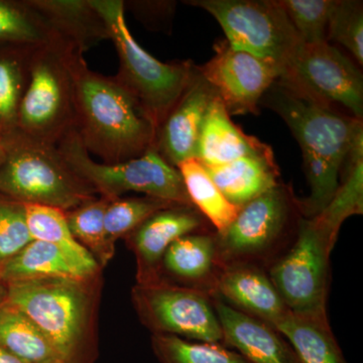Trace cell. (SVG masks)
<instances>
[{
	"label": "cell",
	"instance_id": "1",
	"mask_svg": "<svg viewBox=\"0 0 363 363\" xmlns=\"http://www.w3.org/2000/svg\"><path fill=\"white\" fill-rule=\"evenodd\" d=\"M260 106L276 112L300 145L310 186V195L300 199L301 208L305 218L317 216L337 192L339 177L348 157L363 147L362 121L279 80L264 93Z\"/></svg>",
	"mask_w": 363,
	"mask_h": 363
},
{
	"label": "cell",
	"instance_id": "2",
	"mask_svg": "<svg viewBox=\"0 0 363 363\" xmlns=\"http://www.w3.org/2000/svg\"><path fill=\"white\" fill-rule=\"evenodd\" d=\"M74 131L89 155L118 164L155 149L157 130L113 77L91 70L84 55L72 52Z\"/></svg>",
	"mask_w": 363,
	"mask_h": 363
},
{
	"label": "cell",
	"instance_id": "3",
	"mask_svg": "<svg viewBox=\"0 0 363 363\" xmlns=\"http://www.w3.org/2000/svg\"><path fill=\"white\" fill-rule=\"evenodd\" d=\"M6 300L26 313L63 363H94L101 277L43 278L6 284Z\"/></svg>",
	"mask_w": 363,
	"mask_h": 363
},
{
	"label": "cell",
	"instance_id": "4",
	"mask_svg": "<svg viewBox=\"0 0 363 363\" xmlns=\"http://www.w3.org/2000/svg\"><path fill=\"white\" fill-rule=\"evenodd\" d=\"M303 217L292 186L279 182L240 207L224 230L215 231L220 269L255 266L267 271L290 247Z\"/></svg>",
	"mask_w": 363,
	"mask_h": 363
},
{
	"label": "cell",
	"instance_id": "5",
	"mask_svg": "<svg viewBox=\"0 0 363 363\" xmlns=\"http://www.w3.org/2000/svg\"><path fill=\"white\" fill-rule=\"evenodd\" d=\"M91 4L106 21L118 56L113 78L159 130L194 78L197 66L192 61L164 63L145 51L131 35L123 0H91Z\"/></svg>",
	"mask_w": 363,
	"mask_h": 363
},
{
	"label": "cell",
	"instance_id": "6",
	"mask_svg": "<svg viewBox=\"0 0 363 363\" xmlns=\"http://www.w3.org/2000/svg\"><path fill=\"white\" fill-rule=\"evenodd\" d=\"M6 159L0 166V196L23 204L67 212L98 197L78 178L57 145L13 131L4 138Z\"/></svg>",
	"mask_w": 363,
	"mask_h": 363
},
{
	"label": "cell",
	"instance_id": "7",
	"mask_svg": "<svg viewBox=\"0 0 363 363\" xmlns=\"http://www.w3.org/2000/svg\"><path fill=\"white\" fill-rule=\"evenodd\" d=\"M341 224L322 211L303 217L285 252L267 267L274 288L291 312L327 315L330 255Z\"/></svg>",
	"mask_w": 363,
	"mask_h": 363
},
{
	"label": "cell",
	"instance_id": "8",
	"mask_svg": "<svg viewBox=\"0 0 363 363\" xmlns=\"http://www.w3.org/2000/svg\"><path fill=\"white\" fill-rule=\"evenodd\" d=\"M57 149L67 166L98 197L112 201L135 192L193 206L180 172L155 149L130 161L104 164L91 157L74 130L60 140Z\"/></svg>",
	"mask_w": 363,
	"mask_h": 363
},
{
	"label": "cell",
	"instance_id": "9",
	"mask_svg": "<svg viewBox=\"0 0 363 363\" xmlns=\"http://www.w3.org/2000/svg\"><path fill=\"white\" fill-rule=\"evenodd\" d=\"M73 50L62 43L33 52L16 131L38 142L57 145L74 130L73 78L70 55Z\"/></svg>",
	"mask_w": 363,
	"mask_h": 363
},
{
	"label": "cell",
	"instance_id": "10",
	"mask_svg": "<svg viewBox=\"0 0 363 363\" xmlns=\"http://www.w3.org/2000/svg\"><path fill=\"white\" fill-rule=\"evenodd\" d=\"M218 21L233 48L281 68L302 43L279 0H188Z\"/></svg>",
	"mask_w": 363,
	"mask_h": 363
},
{
	"label": "cell",
	"instance_id": "11",
	"mask_svg": "<svg viewBox=\"0 0 363 363\" xmlns=\"http://www.w3.org/2000/svg\"><path fill=\"white\" fill-rule=\"evenodd\" d=\"M278 80L362 121V72L329 42L301 43L281 66Z\"/></svg>",
	"mask_w": 363,
	"mask_h": 363
},
{
	"label": "cell",
	"instance_id": "12",
	"mask_svg": "<svg viewBox=\"0 0 363 363\" xmlns=\"http://www.w3.org/2000/svg\"><path fill=\"white\" fill-rule=\"evenodd\" d=\"M131 301L140 322L152 334L222 344L220 324L206 293L161 279L136 284Z\"/></svg>",
	"mask_w": 363,
	"mask_h": 363
},
{
	"label": "cell",
	"instance_id": "13",
	"mask_svg": "<svg viewBox=\"0 0 363 363\" xmlns=\"http://www.w3.org/2000/svg\"><path fill=\"white\" fill-rule=\"evenodd\" d=\"M214 50V56L198 66L200 75L230 116L259 114L262 98L279 77V67L235 49L226 40L216 43Z\"/></svg>",
	"mask_w": 363,
	"mask_h": 363
},
{
	"label": "cell",
	"instance_id": "14",
	"mask_svg": "<svg viewBox=\"0 0 363 363\" xmlns=\"http://www.w3.org/2000/svg\"><path fill=\"white\" fill-rule=\"evenodd\" d=\"M210 227L207 219L190 205H174L152 214L125 238L135 255L136 284L161 281V262L169 245L188 234L214 231Z\"/></svg>",
	"mask_w": 363,
	"mask_h": 363
},
{
	"label": "cell",
	"instance_id": "15",
	"mask_svg": "<svg viewBox=\"0 0 363 363\" xmlns=\"http://www.w3.org/2000/svg\"><path fill=\"white\" fill-rule=\"evenodd\" d=\"M215 97L197 66L194 78L157 130L155 150L172 166L196 159L203 123Z\"/></svg>",
	"mask_w": 363,
	"mask_h": 363
},
{
	"label": "cell",
	"instance_id": "16",
	"mask_svg": "<svg viewBox=\"0 0 363 363\" xmlns=\"http://www.w3.org/2000/svg\"><path fill=\"white\" fill-rule=\"evenodd\" d=\"M220 324L222 345L234 348L250 363H301L286 339L272 326L212 297Z\"/></svg>",
	"mask_w": 363,
	"mask_h": 363
},
{
	"label": "cell",
	"instance_id": "17",
	"mask_svg": "<svg viewBox=\"0 0 363 363\" xmlns=\"http://www.w3.org/2000/svg\"><path fill=\"white\" fill-rule=\"evenodd\" d=\"M215 231L188 234L169 245L161 262V279L216 295L220 272Z\"/></svg>",
	"mask_w": 363,
	"mask_h": 363
},
{
	"label": "cell",
	"instance_id": "18",
	"mask_svg": "<svg viewBox=\"0 0 363 363\" xmlns=\"http://www.w3.org/2000/svg\"><path fill=\"white\" fill-rule=\"evenodd\" d=\"M215 296L234 309L257 318L272 328L289 311L266 269L259 267L221 269Z\"/></svg>",
	"mask_w": 363,
	"mask_h": 363
},
{
	"label": "cell",
	"instance_id": "19",
	"mask_svg": "<svg viewBox=\"0 0 363 363\" xmlns=\"http://www.w3.org/2000/svg\"><path fill=\"white\" fill-rule=\"evenodd\" d=\"M67 47L84 55L111 40L108 26L91 0H28Z\"/></svg>",
	"mask_w": 363,
	"mask_h": 363
},
{
	"label": "cell",
	"instance_id": "20",
	"mask_svg": "<svg viewBox=\"0 0 363 363\" xmlns=\"http://www.w3.org/2000/svg\"><path fill=\"white\" fill-rule=\"evenodd\" d=\"M271 150L234 123L219 98H214L203 123L196 160L204 166H218Z\"/></svg>",
	"mask_w": 363,
	"mask_h": 363
},
{
	"label": "cell",
	"instance_id": "21",
	"mask_svg": "<svg viewBox=\"0 0 363 363\" xmlns=\"http://www.w3.org/2000/svg\"><path fill=\"white\" fill-rule=\"evenodd\" d=\"M204 168L224 197L238 208L281 182L272 150L218 166H204Z\"/></svg>",
	"mask_w": 363,
	"mask_h": 363
},
{
	"label": "cell",
	"instance_id": "22",
	"mask_svg": "<svg viewBox=\"0 0 363 363\" xmlns=\"http://www.w3.org/2000/svg\"><path fill=\"white\" fill-rule=\"evenodd\" d=\"M301 363H347L331 330L327 315L288 312L274 325Z\"/></svg>",
	"mask_w": 363,
	"mask_h": 363
},
{
	"label": "cell",
	"instance_id": "23",
	"mask_svg": "<svg viewBox=\"0 0 363 363\" xmlns=\"http://www.w3.org/2000/svg\"><path fill=\"white\" fill-rule=\"evenodd\" d=\"M26 222L33 240L44 241L69 259L84 278L101 274V269L87 250L74 238L65 212L56 208L25 204Z\"/></svg>",
	"mask_w": 363,
	"mask_h": 363
},
{
	"label": "cell",
	"instance_id": "24",
	"mask_svg": "<svg viewBox=\"0 0 363 363\" xmlns=\"http://www.w3.org/2000/svg\"><path fill=\"white\" fill-rule=\"evenodd\" d=\"M0 346L26 363L62 362L39 327L7 300L0 303Z\"/></svg>",
	"mask_w": 363,
	"mask_h": 363
},
{
	"label": "cell",
	"instance_id": "25",
	"mask_svg": "<svg viewBox=\"0 0 363 363\" xmlns=\"http://www.w3.org/2000/svg\"><path fill=\"white\" fill-rule=\"evenodd\" d=\"M43 278L86 279L58 248L40 240L28 243L0 271L6 284Z\"/></svg>",
	"mask_w": 363,
	"mask_h": 363
},
{
	"label": "cell",
	"instance_id": "26",
	"mask_svg": "<svg viewBox=\"0 0 363 363\" xmlns=\"http://www.w3.org/2000/svg\"><path fill=\"white\" fill-rule=\"evenodd\" d=\"M177 169L180 172L193 206L207 219L216 233L224 230L234 220L240 208L234 206L224 197L198 160H186Z\"/></svg>",
	"mask_w": 363,
	"mask_h": 363
},
{
	"label": "cell",
	"instance_id": "27",
	"mask_svg": "<svg viewBox=\"0 0 363 363\" xmlns=\"http://www.w3.org/2000/svg\"><path fill=\"white\" fill-rule=\"evenodd\" d=\"M55 43L62 42L28 0H0V47L35 50Z\"/></svg>",
	"mask_w": 363,
	"mask_h": 363
},
{
	"label": "cell",
	"instance_id": "28",
	"mask_svg": "<svg viewBox=\"0 0 363 363\" xmlns=\"http://www.w3.org/2000/svg\"><path fill=\"white\" fill-rule=\"evenodd\" d=\"M35 50L13 47H2L0 50V136L2 138L16 130L18 109L28 85L30 57Z\"/></svg>",
	"mask_w": 363,
	"mask_h": 363
},
{
	"label": "cell",
	"instance_id": "29",
	"mask_svg": "<svg viewBox=\"0 0 363 363\" xmlns=\"http://www.w3.org/2000/svg\"><path fill=\"white\" fill-rule=\"evenodd\" d=\"M109 202L105 198L96 197L65 212L74 238L92 255L101 269L116 253V247L111 245L105 233V212Z\"/></svg>",
	"mask_w": 363,
	"mask_h": 363
},
{
	"label": "cell",
	"instance_id": "30",
	"mask_svg": "<svg viewBox=\"0 0 363 363\" xmlns=\"http://www.w3.org/2000/svg\"><path fill=\"white\" fill-rule=\"evenodd\" d=\"M152 347L161 363H250L222 344L193 342L174 335L152 334Z\"/></svg>",
	"mask_w": 363,
	"mask_h": 363
},
{
	"label": "cell",
	"instance_id": "31",
	"mask_svg": "<svg viewBox=\"0 0 363 363\" xmlns=\"http://www.w3.org/2000/svg\"><path fill=\"white\" fill-rule=\"evenodd\" d=\"M174 205L179 204L149 196L121 197L112 200L105 212L104 225L107 240L116 247L119 238H126L152 214Z\"/></svg>",
	"mask_w": 363,
	"mask_h": 363
},
{
	"label": "cell",
	"instance_id": "32",
	"mask_svg": "<svg viewBox=\"0 0 363 363\" xmlns=\"http://www.w3.org/2000/svg\"><path fill=\"white\" fill-rule=\"evenodd\" d=\"M336 0H279L302 43L328 42L329 21Z\"/></svg>",
	"mask_w": 363,
	"mask_h": 363
},
{
	"label": "cell",
	"instance_id": "33",
	"mask_svg": "<svg viewBox=\"0 0 363 363\" xmlns=\"http://www.w3.org/2000/svg\"><path fill=\"white\" fill-rule=\"evenodd\" d=\"M327 40L343 45L363 65V6L358 0H336L329 21Z\"/></svg>",
	"mask_w": 363,
	"mask_h": 363
},
{
	"label": "cell",
	"instance_id": "34",
	"mask_svg": "<svg viewBox=\"0 0 363 363\" xmlns=\"http://www.w3.org/2000/svg\"><path fill=\"white\" fill-rule=\"evenodd\" d=\"M33 240L25 204L0 196V271Z\"/></svg>",
	"mask_w": 363,
	"mask_h": 363
},
{
	"label": "cell",
	"instance_id": "35",
	"mask_svg": "<svg viewBox=\"0 0 363 363\" xmlns=\"http://www.w3.org/2000/svg\"><path fill=\"white\" fill-rule=\"evenodd\" d=\"M0 363H26L0 346Z\"/></svg>",
	"mask_w": 363,
	"mask_h": 363
},
{
	"label": "cell",
	"instance_id": "36",
	"mask_svg": "<svg viewBox=\"0 0 363 363\" xmlns=\"http://www.w3.org/2000/svg\"><path fill=\"white\" fill-rule=\"evenodd\" d=\"M6 159V147L4 138L0 136V166L4 164Z\"/></svg>",
	"mask_w": 363,
	"mask_h": 363
},
{
	"label": "cell",
	"instance_id": "37",
	"mask_svg": "<svg viewBox=\"0 0 363 363\" xmlns=\"http://www.w3.org/2000/svg\"><path fill=\"white\" fill-rule=\"evenodd\" d=\"M7 298V286L0 279V303L6 301Z\"/></svg>",
	"mask_w": 363,
	"mask_h": 363
},
{
	"label": "cell",
	"instance_id": "38",
	"mask_svg": "<svg viewBox=\"0 0 363 363\" xmlns=\"http://www.w3.org/2000/svg\"><path fill=\"white\" fill-rule=\"evenodd\" d=\"M57 363H63V362H57Z\"/></svg>",
	"mask_w": 363,
	"mask_h": 363
}]
</instances>
